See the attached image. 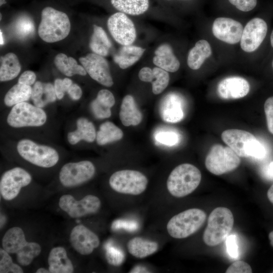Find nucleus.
I'll list each match as a JSON object with an SVG mask.
<instances>
[{
	"instance_id": "f257e3e1",
	"label": "nucleus",
	"mask_w": 273,
	"mask_h": 273,
	"mask_svg": "<svg viewBox=\"0 0 273 273\" xmlns=\"http://www.w3.org/2000/svg\"><path fill=\"white\" fill-rule=\"evenodd\" d=\"M70 29L66 13L50 7L42 10L38 33L44 41L53 43L63 40L68 35Z\"/></svg>"
},
{
	"instance_id": "f03ea898",
	"label": "nucleus",
	"mask_w": 273,
	"mask_h": 273,
	"mask_svg": "<svg viewBox=\"0 0 273 273\" xmlns=\"http://www.w3.org/2000/svg\"><path fill=\"white\" fill-rule=\"evenodd\" d=\"M201 180V173L195 166L184 163L175 167L166 182L168 192L177 198L185 197L194 191Z\"/></svg>"
},
{
	"instance_id": "7ed1b4c3",
	"label": "nucleus",
	"mask_w": 273,
	"mask_h": 273,
	"mask_svg": "<svg viewBox=\"0 0 273 273\" xmlns=\"http://www.w3.org/2000/svg\"><path fill=\"white\" fill-rule=\"evenodd\" d=\"M3 248L10 254H16L17 261L22 266L29 265L41 252L40 246L35 242H28L23 231L18 226L10 229L2 240Z\"/></svg>"
},
{
	"instance_id": "20e7f679",
	"label": "nucleus",
	"mask_w": 273,
	"mask_h": 273,
	"mask_svg": "<svg viewBox=\"0 0 273 273\" xmlns=\"http://www.w3.org/2000/svg\"><path fill=\"white\" fill-rule=\"evenodd\" d=\"M221 139L239 157L262 159L265 156L263 146L248 131L227 129L222 132Z\"/></svg>"
},
{
	"instance_id": "39448f33",
	"label": "nucleus",
	"mask_w": 273,
	"mask_h": 273,
	"mask_svg": "<svg viewBox=\"0 0 273 273\" xmlns=\"http://www.w3.org/2000/svg\"><path fill=\"white\" fill-rule=\"evenodd\" d=\"M234 218L228 208L218 207L210 213L203 239L209 246H215L225 240L232 231Z\"/></svg>"
},
{
	"instance_id": "423d86ee",
	"label": "nucleus",
	"mask_w": 273,
	"mask_h": 273,
	"mask_svg": "<svg viewBox=\"0 0 273 273\" xmlns=\"http://www.w3.org/2000/svg\"><path fill=\"white\" fill-rule=\"evenodd\" d=\"M206 214L198 208H191L172 216L168 221V234L175 239H184L197 232L203 225Z\"/></svg>"
},
{
	"instance_id": "0eeeda50",
	"label": "nucleus",
	"mask_w": 273,
	"mask_h": 273,
	"mask_svg": "<svg viewBox=\"0 0 273 273\" xmlns=\"http://www.w3.org/2000/svg\"><path fill=\"white\" fill-rule=\"evenodd\" d=\"M17 150L24 159L41 167H53L59 159V154L55 149L37 144L28 139L20 140L17 144Z\"/></svg>"
},
{
	"instance_id": "6e6552de",
	"label": "nucleus",
	"mask_w": 273,
	"mask_h": 273,
	"mask_svg": "<svg viewBox=\"0 0 273 273\" xmlns=\"http://www.w3.org/2000/svg\"><path fill=\"white\" fill-rule=\"evenodd\" d=\"M109 183L110 187L118 193L137 196L146 190L148 180L139 171L124 169L113 173Z\"/></svg>"
},
{
	"instance_id": "1a4fd4ad",
	"label": "nucleus",
	"mask_w": 273,
	"mask_h": 273,
	"mask_svg": "<svg viewBox=\"0 0 273 273\" xmlns=\"http://www.w3.org/2000/svg\"><path fill=\"white\" fill-rule=\"evenodd\" d=\"M240 162L239 156L230 147L216 144L207 155L205 164L209 172L219 175L235 170Z\"/></svg>"
},
{
	"instance_id": "9d476101",
	"label": "nucleus",
	"mask_w": 273,
	"mask_h": 273,
	"mask_svg": "<svg viewBox=\"0 0 273 273\" xmlns=\"http://www.w3.org/2000/svg\"><path fill=\"white\" fill-rule=\"evenodd\" d=\"M47 114L41 108L26 102L13 106L7 122L11 127H37L43 125L47 121Z\"/></svg>"
},
{
	"instance_id": "9b49d317",
	"label": "nucleus",
	"mask_w": 273,
	"mask_h": 273,
	"mask_svg": "<svg viewBox=\"0 0 273 273\" xmlns=\"http://www.w3.org/2000/svg\"><path fill=\"white\" fill-rule=\"evenodd\" d=\"M95 172V167L89 161L69 162L62 167L59 179L65 187H76L90 180Z\"/></svg>"
},
{
	"instance_id": "f8f14e48",
	"label": "nucleus",
	"mask_w": 273,
	"mask_h": 273,
	"mask_svg": "<svg viewBox=\"0 0 273 273\" xmlns=\"http://www.w3.org/2000/svg\"><path fill=\"white\" fill-rule=\"evenodd\" d=\"M61 209L72 218H78L97 212L100 208V199L94 195H88L77 201L71 195H64L59 202Z\"/></svg>"
},
{
	"instance_id": "ddd939ff",
	"label": "nucleus",
	"mask_w": 273,
	"mask_h": 273,
	"mask_svg": "<svg viewBox=\"0 0 273 273\" xmlns=\"http://www.w3.org/2000/svg\"><path fill=\"white\" fill-rule=\"evenodd\" d=\"M107 27L114 39L122 46L131 45L135 40L134 25L124 13L119 12L112 15L108 19Z\"/></svg>"
},
{
	"instance_id": "4468645a",
	"label": "nucleus",
	"mask_w": 273,
	"mask_h": 273,
	"mask_svg": "<svg viewBox=\"0 0 273 273\" xmlns=\"http://www.w3.org/2000/svg\"><path fill=\"white\" fill-rule=\"evenodd\" d=\"M31 175L21 167H15L6 171L0 181V192L6 200L15 198L22 187L28 185L31 181Z\"/></svg>"
},
{
	"instance_id": "2eb2a0df",
	"label": "nucleus",
	"mask_w": 273,
	"mask_h": 273,
	"mask_svg": "<svg viewBox=\"0 0 273 273\" xmlns=\"http://www.w3.org/2000/svg\"><path fill=\"white\" fill-rule=\"evenodd\" d=\"M79 60L92 78L104 86L113 85L109 65L104 57L93 53L80 57Z\"/></svg>"
},
{
	"instance_id": "dca6fc26",
	"label": "nucleus",
	"mask_w": 273,
	"mask_h": 273,
	"mask_svg": "<svg viewBox=\"0 0 273 273\" xmlns=\"http://www.w3.org/2000/svg\"><path fill=\"white\" fill-rule=\"evenodd\" d=\"M267 31V24L264 20L253 18L243 29L240 40L241 49L247 53L255 51L264 39Z\"/></svg>"
},
{
	"instance_id": "f3484780",
	"label": "nucleus",
	"mask_w": 273,
	"mask_h": 273,
	"mask_svg": "<svg viewBox=\"0 0 273 273\" xmlns=\"http://www.w3.org/2000/svg\"><path fill=\"white\" fill-rule=\"evenodd\" d=\"M70 242L78 253L84 255L91 254L100 245L98 236L82 224L77 225L72 230Z\"/></svg>"
},
{
	"instance_id": "a211bd4d",
	"label": "nucleus",
	"mask_w": 273,
	"mask_h": 273,
	"mask_svg": "<svg viewBox=\"0 0 273 273\" xmlns=\"http://www.w3.org/2000/svg\"><path fill=\"white\" fill-rule=\"evenodd\" d=\"M212 30L216 38L234 44L240 41L243 27L240 22L233 19L219 17L213 22Z\"/></svg>"
},
{
	"instance_id": "6ab92c4d",
	"label": "nucleus",
	"mask_w": 273,
	"mask_h": 273,
	"mask_svg": "<svg viewBox=\"0 0 273 273\" xmlns=\"http://www.w3.org/2000/svg\"><path fill=\"white\" fill-rule=\"evenodd\" d=\"M250 85L247 80L239 76L226 77L218 84L217 93L223 99H237L244 97L249 93Z\"/></svg>"
},
{
	"instance_id": "aec40b11",
	"label": "nucleus",
	"mask_w": 273,
	"mask_h": 273,
	"mask_svg": "<svg viewBox=\"0 0 273 273\" xmlns=\"http://www.w3.org/2000/svg\"><path fill=\"white\" fill-rule=\"evenodd\" d=\"M184 100L175 93L167 94L161 101L159 113L162 120L167 122L176 123L184 118Z\"/></svg>"
},
{
	"instance_id": "412c9836",
	"label": "nucleus",
	"mask_w": 273,
	"mask_h": 273,
	"mask_svg": "<svg viewBox=\"0 0 273 273\" xmlns=\"http://www.w3.org/2000/svg\"><path fill=\"white\" fill-rule=\"evenodd\" d=\"M153 62L157 67L170 72L177 71L180 67L179 60L167 43L162 44L156 49Z\"/></svg>"
},
{
	"instance_id": "4be33fe9",
	"label": "nucleus",
	"mask_w": 273,
	"mask_h": 273,
	"mask_svg": "<svg viewBox=\"0 0 273 273\" xmlns=\"http://www.w3.org/2000/svg\"><path fill=\"white\" fill-rule=\"evenodd\" d=\"M49 270L51 273H72L74 267L67 256L66 250L62 247L51 249L48 257Z\"/></svg>"
},
{
	"instance_id": "5701e85b",
	"label": "nucleus",
	"mask_w": 273,
	"mask_h": 273,
	"mask_svg": "<svg viewBox=\"0 0 273 273\" xmlns=\"http://www.w3.org/2000/svg\"><path fill=\"white\" fill-rule=\"evenodd\" d=\"M119 117L122 124L125 126H136L141 122L142 114L132 96L128 95L123 98L120 106Z\"/></svg>"
},
{
	"instance_id": "b1692460",
	"label": "nucleus",
	"mask_w": 273,
	"mask_h": 273,
	"mask_svg": "<svg viewBox=\"0 0 273 273\" xmlns=\"http://www.w3.org/2000/svg\"><path fill=\"white\" fill-rule=\"evenodd\" d=\"M126 247L129 253L132 256L142 259L156 252L159 249V244L156 241L135 237L127 242Z\"/></svg>"
},
{
	"instance_id": "393cba45",
	"label": "nucleus",
	"mask_w": 273,
	"mask_h": 273,
	"mask_svg": "<svg viewBox=\"0 0 273 273\" xmlns=\"http://www.w3.org/2000/svg\"><path fill=\"white\" fill-rule=\"evenodd\" d=\"M77 129L68 133L67 140L71 145H75L81 140L88 143L93 142L96 138V132L93 123L84 117H81L76 122Z\"/></svg>"
},
{
	"instance_id": "a878e982",
	"label": "nucleus",
	"mask_w": 273,
	"mask_h": 273,
	"mask_svg": "<svg viewBox=\"0 0 273 273\" xmlns=\"http://www.w3.org/2000/svg\"><path fill=\"white\" fill-rule=\"evenodd\" d=\"M145 50L141 47L132 46H122L114 55L113 60L119 67L125 69L137 62Z\"/></svg>"
},
{
	"instance_id": "bb28decb",
	"label": "nucleus",
	"mask_w": 273,
	"mask_h": 273,
	"mask_svg": "<svg viewBox=\"0 0 273 273\" xmlns=\"http://www.w3.org/2000/svg\"><path fill=\"white\" fill-rule=\"evenodd\" d=\"M54 86L51 83L36 81L32 88L31 99L36 107L42 108L56 100Z\"/></svg>"
},
{
	"instance_id": "cd10ccee",
	"label": "nucleus",
	"mask_w": 273,
	"mask_h": 273,
	"mask_svg": "<svg viewBox=\"0 0 273 273\" xmlns=\"http://www.w3.org/2000/svg\"><path fill=\"white\" fill-rule=\"evenodd\" d=\"M211 53L212 50L209 42L204 39L199 40L188 54V66L193 70H198L205 60L211 56Z\"/></svg>"
},
{
	"instance_id": "c85d7f7f",
	"label": "nucleus",
	"mask_w": 273,
	"mask_h": 273,
	"mask_svg": "<svg viewBox=\"0 0 273 273\" xmlns=\"http://www.w3.org/2000/svg\"><path fill=\"white\" fill-rule=\"evenodd\" d=\"M89 47L94 53L103 57L109 54L112 44L106 32L101 26L94 25Z\"/></svg>"
},
{
	"instance_id": "c756f323",
	"label": "nucleus",
	"mask_w": 273,
	"mask_h": 273,
	"mask_svg": "<svg viewBox=\"0 0 273 273\" xmlns=\"http://www.w3.org/2000/svg\"><path fill=\"white\" fill-rule=\"evenodd\" d=\"M21 67L17 56L9 53L1 57L0 80L7 81L16 78L21 71Z\"/></svg>"
},
{
	"instance_id": "7c9ffc66",
	"label": "nucleus",
	"mask_w": 273,
	"mask_h": 273,
	"mask_svg": "<svg viewBox=\"0 0 273 273\" xmlns=\"http://www.w3.org/2000/svg\"><path fill=\"white\" fill-rule=\"evenodd\" d=\"M54 63L58 69L67 76H72L75 74L85 76L87 73L84 68L78 64L74 58L68 57L63 53L56 56Z\"/></svg>"
},
{
	"instance_id": "2f4dec72",
	"label": "nucleus",
	"mask_w": 273,
	"mask_h": 273,
	"mask_svg": "<svg viewBox=\"0 0 273 273\" xmlns=\"http://www.w3.org/2000/svg\"><path fill=\"white\" fill-rule=\"evenodd\" d=\"M112 6L120 12L130 15H140L149 7V0H111Z\"/></svg>"
},
{
	"instance_id": "473e14b6",
	"label": "nucleus",
	"mask_w": 273,
	"mask_h": 273,
	"mask_svg": "<svg viewBox=\"0 0 273 273\" xmlns=\"http://www.w3.org/2000/svg\"><path fill=\"white\" fill-rule=\"evenodd\" d=\"M123 136V131L120 128L112 122L106 121L100 126L96 135V141L99 145L103 146L118 141Z\"/></svg>"
},
{
	"instance_id": "72a5a7b5",
	"label": "nucleus",
	"mask_w": 273,
	"mask_h": 273,
	"mask_svg": "<svg viewBox=\"0 0 273 273\" xmlns=\"http://www.w3.org/2000/svg\"><path fill=\"white\" fill-rule=\"evenodd\" d=\"M32 87L29 85L18 82L6 93L4 98L5 104L8 107L28 101L31 96Z\"/></svg>"
},
{
	"instance_id": "f704fd0d",
	"label": "nucleus",
	"mask_w": 273,
	"mask_h": 273,
	"mask_svg": "<svg viewBox=\"0 0 273 273\" xmlns=\"http://www.w3.org/2000/svg\"><path fill=\"white\" fill-rule=\"evenodd\" d=\"M154 80L151 82L152 92L155 95L161 93L168 86L169 82L168 72L158 67L153 69Z\"/></svg>"
},
{
	"instance_id": "c9c22d12",
	"label": "nucleus",
	"mask_w": 273,
	"mask_h": 273,
	"mask_svg": "<svg viewBox=\"0 0 273 273\" xmlns=\"http://www.w3.org/2000/svg\"><path fill=\"white\" fill-rule=\"evenodd\" d=\"M9 254L3 248L0 249V272L23 273L22 268L13 262L12 258Z\"/></svg>"
},
{
	"instance_id": "e433bc0d",
	"label": "nucleus",
	"mask_w": 273,
	"mask_h": 273,
	"mask_svg": "<svg viewBox=\"0 0 273 273\" xmlns=\"http://www.w3.org/2000/svg\"><path fill=\"white\" fill-rule=\"evenodd\" d=\"M35 30L34 24L29 18L22 17L17 20L15 31L21 37H26L32 34Z\"/></svg>"
},
{
	"instance_id": "4c0bfd02",
	"label": "nucleus",
	"mask_w": 273,
	"mask_h": 273,
	"mask_svg": "<svg viewBox=\"0 0 273 273\" xmlns=\"http://www.w3.org/2000/svg\"><path fill=\"white\" fill-rule=\"evenodd\" d=\"M155 139L157 142L167 146L176 145L179 140L177 134L172 131H161L156 133Z\"/></svg>"
},
{
	"instance_id": "58836bf2",
	"label": "nucleus",
	"mask_w": 273,
	"mask_h": 273,
	"mask_svg": "<svg viewBox=\"0 0 273 273\" xmlns=\"http://www.w3.org/2000/svg\"><path fill=\"white\" fill-rule=\"evenodd\" d=\"M95 100L101 106L109 109H111L115 103L113 94L110 90L106 89L100 90L98 92Z\"/></svg>"
},
{
	"instance_id": "ea45409f",
	"label": "nucleus",
	"mask_w": 273,
	"mask_h": 273,
	"mask_svg": "<svg viewBox=\"0 0 273 273\" xmlns=\"http://www.w3.org/2000/svg\"><path fill=\"white\" fill-rule=\"evenodd\" d=\"M91 110L94 116L98 119L109 118L111 115V109L105 108L94 100L90 104Z\"/></svg>"
},
{
	"instance_id": "a19ab883",
	"label": "nucleus",
	"mask_w": 273,
	"mask_h": 273,
	"mask_svg": "<svg viewBox=\"0 0 273 273\" xmlns=\"http://www.w3.org/2000/svg\"><path fill=\"white\" fill-rule=\"evenodd\" d=\"M264 109L268 129L273 134V97L268 98L265 101Z\"/></svg>"
},
{
	"instance_id": "79ce46f5",
	"label": "nucleus",
	"mask_w": 273,
	"mask_h": 273,
	"mask_svg": "<svg viewBox=\"0 0 273 273\" xmlns=\"http://www.w3.org/2000/svg\"><path fill=\"white\" fill-rule=\"evenodd\" d=\"M251 266L246 262L238 260L233 263L226 270V273H251Z\"/></svg>"
},
{
	"instance_id": "37998d69",
	"label": "nucleus",
	"mask_w": 273,
	"mask_h": 273,
	"mask_svg": "<svg viewBox=\"0 0 273 273\" xmlns=\"http://www.w3.org/2000/svg\"><path fill=\"white\" fill-rule=\"evenodd\" d=\"M237 9L243 11L248 12L253 10L257 4V0H229Z\"/></svg>"
},
{
	"instance_id": "c03bdc74",
	"label": "nucleus",
	"mask_w": 273,
	"mask_h": 273,
	"mask_svg": "<svg viewBox=\"0 0 273 273\" xmlns=\"http://www.w3.org/2000/svg\"><path fill=\"white\" fill-rule=\"evenodd\" d=\"M226 250L229 255L234 258H237L239 256L238 247L236 237L232 235L226 238Z\"/></svg>"
},
{
	"instance_id": "a18cd8bd",
	"label": "nucleus",
	"mask_w": 273,
	"mask_h": 273,
	"mask_svg": "<svg viewBox=\"0 0 273 273\" xmlns=\"http://www.w3.org/2000/svg\"><path fill=\"white\" fill-rule=\"evenodd\" d=\"M36 74L30 70L24 71L19 77L18 82L21 84L31 85L35 82Z\"/></svg>"
},
{
	"instance_id": "49530a36",
	"label": "nucleus",
	"mask_w": 273,
	"mask_h": 273,
	"mask_svg": "<svg viewBox=\"0 0 273 273\" xmlns=\"http://www.w3.org/2000/svg\"><path fill=\"white\" fill-rule=\"evenodd\" d=\"M138 76L142 81L152 82L154 80L153 69L148 67H144L140 70Z\"/></svg>"
},
{
	"instance_id": "de8ad7c7",
	"label": "nucleus",
	"mask_w": 273,
	"mask_h": 273,
	"mask_svg": "<svg viewBox=\"0 0 273 273\" xmlns=\"http://www.w3.org/2000/svg\"><path fill=\"white\" fill-rule=\"evenodd\" d=\"M67 92L70 98L75 101L79 100L82 95L81 88L76 83H72Z\"/></svg>"
},
{
	"instance_id": "09e8293b",
	"label": "nucleus",
	"mask_w": 273,
	"mask_h": 273,
	"mask_svg": "<svg viewBox=\"0 0 273 273\" xmlns=\"http://www.w3.org/2000/svg\"><path fill=\"white\" fill-rule=\"evenodd\" d=\"M54 86L57 99L61 100L64 97L65 93L67 92L63 83V79H56L54 81Z\"/></svg>"
},
{
	"instance_id": "8fccbe9b",
	"label": "nucleus",
	"mask_w": 273,
	"mask_h": 273,
	"mask_svg": "<svg viewBox=\"0 0 273 273\" xmlns=\"http://www.w3.org/2000/svg\"><path fill=\"white\" fill-rule=\"evenodd\" d=\"M114 249L111 248L107 250L106 253V256L107 260L109 263L116 265L118 262H120V260L118 259L119 256V252L115 251Z\"/></svg>"
},
{
	"instance_id": "3c124183",
	"label": "nucleus",
	"mask_w": 273,
	"mask_h": 273,
	"mask_svg": "<svg viewBox=\"0 0 273 273\" xmlns=\"http://www.w3.org/2000/svg\"><path fill=\"white\" fill-rule=\"evenodd\" d=\"M264 173L268 178L273 179V161L266 167Z\"/></svg>"
},
{
	"instance_id": "603ef678",
	"label": "nucleus",
	"mask_w": 273,
	"mask_h": 273,
	"mask_svg": "<svg viewBox=\"0 0 273 273\" xmlns=\"http://www.w3.org/2000/svg\"><path fill=\"white\" fill-rule=\"evenodd\" d=\"M129 272H150L149 270L144 266L141 265H136L133 267Z\"/></svg>"
},
{
	"instance_id": "864d4df0",
	"label": "nucleus",
	"mask_w": 273,
	"mask_h": 273,
	"mask_svg": "<svg viewBox=\"0 0 273 273\" xmlns=\"http://www.w3.org/2000/svg\"><path fill=\"white\" fill-rule=\"evenodd\" d=\"M267 196L269 201L273 204V185L269 188L267 193Z\"/></svg>"
},
{
	"instance_id": "5fc2aeb1",
	"label": "nucleus",
	"mask_w": 273,
	"mask_h": 273,
	"mask_svg": "<svg viewBox=\"0 0 273 273\" xmlns=\"http://www.w3.org/2000/svg\"><path fill=\"white\" fill-rule=\"evenodd\" d=\"M49 272H50L49 270H47L45 269L44 268H42V267L38 268L36 271V273H49Z\"/></svg>"
},
{
	"instance_id": "6e6d98bb",
	"label": "nucleus",
	"mask_w": 273,
	"mask_h": 273,
	"mask_svg": "<svg viewBox=\"0 0 273 273\" xmlns=\"http://www.w3.org/2000/svg\"><path fill=\"white\" fill-rule=\"evenodd\" d=\"M268 238L270 245L273 247V231L269 233Z\"/></svg>"
},
{
	"instance_id": "4d7b16f0",
	"label": "nucleus",
	"mask_w": 273,
	"mask_h": 273,
	"mask_svg": "<svg viewBox=\"0 0 273 273\" xmlns=\"http://www.w3.org/2000/svg\"><path fill=\"white\" fill-rule=\"evenodd\" d=\"M0 36H1V45H3L4 44V38H3V33L2 32V31H1V34H0Z\"/></svg>"
},
{
	"instance_id": "13d9d810",
	"label": "nucleus",
	"mask_w": 273,
	"mask_h": 273,
	"mask_svg": "<svg viewBox=\"0 0 273 273\" xmlns=\"http://www.w3.org/2000/svg\"><path fill=\"white\" fill-rule=\"evenodd\" d=\"M270 40L271 46L273 48V30L270 35Z\"/></svg>"
},
{
	"instance_id": "bf43d9fd",
	"label": "nucleus",
	"mask_w": 273,
	"mask_h": 273,
	"mask_svg": "<svg viewBox=\"0 0 273 273\" xmlns=\"http://www.w3.org/2000/svg\"><path fill=\"white\" fill-rule=\"evenodd\" d=\"M6 3V0H0V6H2L3 5Z\"/></svg>"
},
{
	"instance_id": "052dcab7",
	"label": "nucleus",
	"mask_w": 273,
	"mask_h": 273,
	"mask_svg": "<svg viewBox=\"0 0 273 273\" xmlns=\"http://www.w3.org/2000/svg\"><path fill=\"white\" fill-rule=\"evenodd\" d=\"M272 68H273V61H272Z\"/></svg>"
},
{
	"instance_id": "680f3d73",
	"label": "nucleus",
	"mask_w": 273,
	"mask_h": 273,
	"mask_svg": "<svg viewBox=\"0 0 273 273\" xmlns=\"http://www.w3.org/2000/svg\"><path fill=\"white\" fill-rule=\"evenodd\" d=\"M167 1H170V0H167Z\"/></svg>"
},
{
	"instance_id": "e2e57ef3",
	"label": "nucleus",
	"mask_w": 273,
	"mask_h": 273,
	"mask_svg": "<svg viewBox=\"0 0 273 273\" xmlns=\"http://www.w3.org/2000/svg\"><path fill=\"white\" fill-rule=\"evenodd\" d=\"M272 272L273 273V271Z\"/></svg>"
}]
</instances>
